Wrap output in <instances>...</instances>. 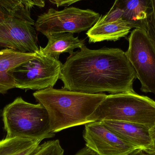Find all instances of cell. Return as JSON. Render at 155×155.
I'll return each instance as SVG.
<instances>
[{
    "label": "cell",
    "mask_w": 155,
    "mask_h": 155,
    "mask_svg": "<svg viewBox=\"0 0 155 155\" xmlns=\"http://www.w3.org/2000/svg\"><path fill=\"white\" fill-rule=\"evenodd\" d=\"M135 71L118 48L91 50L85 45L70 54L63 64L60 79L64 89L95 94L135 92Z\"/></svg>",
    "instance_id": "1"
},
{
    "label": "cell",
    "mask_w": 155,
    "mask_h": 155,
    "mask_svg": "<svg viewBox=\"0 0 155 155\" xmlns=\"http://www.w3.org/2000/svg\"><path fill=\"white\" fill-rule=\"evenodd\" d=\"M33 95L47 110L54 134L88 123V117L107 96L103 93L87 94L53 87L38 90Z\"/></svg>",
    "instance_id": "2"
},
{
    "label": "cell",
    "mask_w": 155,
    "mask_h": 155,
    "mask_svg": "<svg viewBox=\"0 0 155 155\" xmlns=\"http://www.w3.org/2000/svg\"><path fill=\"white\" fill-rule=\"evenodd\" d=\"M6 137L25 138L41 143L54 137L50 118L45 107L18 97L5 107L2 113Z\"/></svg>",
    "instance_id": "3"
},
{
    "label": "cell",
    "mask_w": 155,
    "mask_h": 155,
    "mask_svg": "<svg viewBox=\"0 0 155 155\" xmlns=\"http://www.w3.org/2000/svg\"><path fill=\"white\" fill-rule=\"evenodd\" d=\"M87 121H123L150 128L155 124V101L135 92L107 95Z\"/></svg>",
    "instance_id": "4"
},
{
    "label": "cell",
    "mask_w": 155,
    "mask_h": 155,
    "mask_svg": "<svg viewBox=\"0 0 155 155\" xmlns=\"http://www.w3.org/2000/svg\"><path fill=\"white\" fill-rule=\"evenodd\" d=\"M35 25L30 10L23 6L10 9L0 2V47L37 52L40 48Z\"/></svg>",
    "instance_id": "5"
},
{
    "label": "cell",
    "mask_w": 155,
    "mask_h": 155,
    "mask_svg": "<svg viewBox=\"0 0 155 155\" xmlns=\"http://www.w3.org/2000/svg\"><path fill=\"white\" fill-rule=\"evenodd\" d=\"M63 64L59 60L45 54L41 50L32 59L9 71L15 88L41 90L53 87L60 79Z\"/></svg>",
    "instance_id": "6"
},
{
    "label": "cell",
    "mask_w": 155,
    "mask_h": 155,
    "mask_svg": "<svg viewBox=\"0 0 155 155\" xmlns=\"http://www.w3.org/2000/svg\"><path fill=\"white\" fill-rule=\"evenodd\" d=\"M100 17L99 13L89 9L71 7L57 11L51 8L38 16L35 26L45 36L59 33H78L89 30Z\"/></svg>",
    "instance_id": "7"
},
{
    "label": "cell",
    "mask_w": 155,
    "mask_h": 155,
    "mask_svg": "<svg viewBox=\"0 0 155 155\" xmlns=\"http://www.w3.org/2000/svg\"><path fill=\"white\" fill-rule=\"evenodd\" d=\"M128 41L126 55L141 83V91L155 95V51L147 32L136 28Z\"/></svg>",
    "instance_id": "8"
},
{
    "label": "cell",
    "mask_w": 155,
    "mask_h": 155,
    "mask_svg": "<svg viewBox=\"0 0 155 155\" xmlns=\"http://www.w3.org/2000/svg\"><path fill=\"white\" fill-rule=\"evenodd\" d=\"M83 137L86 146L97 155H129L139 149L119 137L101 121L85 124Z\"/></svg>",
    "instance_id": "9"
},
{
    "label": "cell",
    "mask_w": 155,
    "mask_h": 155,
    "mask_svg": "<svg viewBox=\"0 0 155 155\" xmlns=\"http://www.w3.org/2000/svg\"><path fill=\"white\" fill-rule=\"evenodd\" d=\"M101 122L123 140L139 149L144 151L153 148L149 127L139 124L123 121Z\"/></svg>",
    "instance_id": "10"
},
{
    "label": "cell",
    "mask_w": 155,
    "mask_h": 155,
    "mask_svg": "<svg viewBox=\"0 0 155 155\" xmlns=\"http://www.w3.org/2000/svg\"><path fill=\"white\" fill-rule=\"evenodd\" d=\"M113 5L123 11V20L132 28L146 31L153 11L152 0H115Z\"/></svg>",
    "instance_id": "11"
},
{
    "label": "cell",
    "mask_w": 155,
    "mask_h": 155,
    "mask_svg": "<svg viewBox=\"0 0 155 155\" xmlns=\"http://www.w3.org/2000/svg\"><path fill=\"white\" fill-rule=\"evenodd\" d=\"M36 53H23L8 48L0 50V94H5L15 88L13 78L9 71L33 58Z\"/></svg>",
    "instance_id": "12"
},
{
    "label": "cell",
    "mask_w": 155,
    "mask_h": 155,
    "mask_svg": "<svg viewBox=\"0 0 155 155\" xmlns=\"http://www.w3.org/2000/svg\"><path fill=\"white\" fill-rule=\"evenodd\" d=\"M48 41L44 48L40 47V50L47 56L59 60L61 54L68 53L72 54L75 49H81L84 46V40L75 37L71 33L51 34L46 36Z\"/></svg>",
    "instance_id": "13"
},
{
    "label": "cell",
    "mask_w": 155,
    "mask_h": 155,
    "mask_svg": "<svg viewBox=\"0 0 155 155\" xmlns=\"http://www.w3.org/2000/svg\"><path fill=\"white\" fill-rule=\"evenodd\" d=\"M132 27L123 19L101 25L94 24L87 31L89 43L103 41H117L125 37Z\"/></svg>",
    "instance_id": "14"
},
{
    "label": "cell",
    "mask_w": 155,
    "mask_h": 155,
    "mask_svg": "<svg viewBox=\"0 0 155 155\" xmlns=\"http://www.w3.org/2000/svg\"><path fill=\"white\" fill-rule=\"evenodd\" d=\"M40 142L19 137H6L0 141V155H28Z\"/></svg>",
    "instance_id": "15"
},
{
    "label": "cell",
    "mask_w": 155,
    "mask_h": 155,
    "mask_svg": "<svg viewBox=\"0 0 155 155\" xmlns=\"http://www.w3.org/2000/svg\"><path fill=\"white\" fill-rule=\"evenodd\" d=\"M28 155H64V150L57 139L39 145Z\"/></svg>",
    "instance_id": "16"
},
{
    "label": "cell",
    "mask_w": 155,
    "mask_h": 155,
    "mask_svg": "<svg viewBox=\"0 0 155 155\" xmlns=\"http://www.w3.org/2000/svg\"><path fill=\"white\" fill-rule=\"evenodd\" d=\"M123 12L118 7L113 5L110 11L104 15L100 16L95 24L101 25L123 19Z\"/></svg>",
    "instance_id": "17"
},
{
    "label": "cell",
    "mask_w": 155,
    "mask_h": 155,
    "mask_svg": "<svg viewBox=\"0 0 155 155\" xmlns=\"http://www.w3.org/2000/svg\"><path fill=\"white\" fill-rule=\"evenodd\" d=\"M0 2L3 5L11 9L23 6L30 10L34 5L31 0H0Z\"/></svg>",
    "instance_id": "18"
},
{
    "label": "cell",
    "mask_w": 155,
    "mask_h": 155,
    "mask_svg": "<svg viewBox=\"0 0 155 155\" xmlns=\"http://www.w3.org/2000/svg\"><path fill=\"white\" fill-rule=\"evenodd\" d=\"M153 11L147 24V33L155 51V0H152Z\"/></svg>",
    "instance_id": "19"
},
{
    "label": "cell",
    "mask_w": 155,
    "mask_h": 155,
    "mask_svg": "<svg viewBox=\"0 0 155 155\" xmlns=\"http://www.w3.org/2000/svg\"><path fill=\"white\" fill-rule=\"evenodd\" d=\"M51 2L54 4L57 7L64 6H68L83 0H49Z\"/></svg>",
    "instance_id": "20"
},
{
    "label": "cell",
    "mask_w": 155,
    "mask_h": 155,
    "mask_svg": "<svg viewBox=\"0 0 155 155\" xmlns=\"http://www.w3.org/2000/svg\"><path fill=\"white\" fill-rule=\"evenodd\" d=\"M96 154L92 151L90 148L86 146L79 150L78 153L74 155H96Z\"/></svg>",
    "instance_id": "21"
},
{
    "label": "cell",
    "mask_w": 155,
    "mask_h": 155,
    "mask_svg": "<svg viewBox=\"0 0 155 155\" xmlns=\"http://www.w3.org/2000/svg\"><path fill=\"white\" fill-rule=\"evenodd\" d=\"M149 134L153 143V148H155V124L149 128Z\"/></svg>",
    "instance_id": "22"
},
{
    "label": "cell",
    "mask_w": 155,
    "mask_h": 155,
    "mask_svg": "<svg viewBox=\"0 0 155 155\" xmlns=\"http://www.w3.org/2000/svg\"><path fill=\"white\" fill-rule=\"evenodd\" d=\"M32 2L34 5L38 7H44L45 5V0H31Z\"/></svg>",
    "instance_id": "23"
},
{
    "label": "cell",
    "mask_w": 155,
    "mask_h": 155,
    "mask_svg": "<svg viewBox=\"0 0 155 155\" xmlns=\"http://www.w3.org/2000/svg\"><path fill=\"white\" fill-rule=\"evenodd\" d=\"M145 155H155V148L143 151Z\"/></svg>",
    "instance_id": "24"
},
{
    "label": "cell",
    "mask_w": 155,
    "mask_h": 155,
    "mask_svg": "<svg viewBox=\"0 0 155 155\" xmlns=\"http://www.w3.org/2000/svg\"><path fill=\"white\" fill-rule=\"evenodd\" d=\"M129 155H145V154L143 150L141 149H137Z\"/></svg>",
    "instance_id": "25"
},
{
    "label": "cell",
    "mask_w": 155,
    "mask_h": 155,
    "mask_svg": "<svg viewBox=\"0 0 155 155\" xmlns=\"http://www.w3.org/2000/svg\"></svg>",
    "instance_id": "26"
}]
</instances>
